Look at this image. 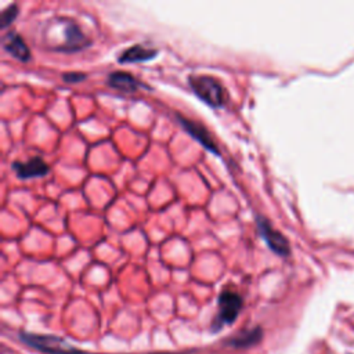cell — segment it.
<instances>
[{"instance_id": "cell-1", "label": "cell", "mask_w": 354, "mask_h": 354, "mask_svg": "<svg viewBox=\"0 0 354 354\" xmlns=\"http://www.w3.org/2000/svg\"><path fill=\"white\" fill-rule=\"evenodd\" d=\"M50 29L61 33V43L55 47V51L73 53L79 51L90 44L88 37L83 33L80 26L69 18H55L50 25Z\"/></svg>"}, {"instance_id": "cell-2", "label": "cell", "mask_w": 354, "mask_h": 354, "mask_svg": "<svg viewBox=\"0 0 354 354\" xmlns=\"http://www.w3.org/2000/svg\"><path fill=\"white\" fill-rule=\"evenodd\" d=\"M188 83L192 91L207 105L213 108H221L228 100V94L224 86L213 76L198 75L189 76Z\"/></svg>"}, {"instance_id": "cell-3", "label": "cell", "mask_w": 354, "mask_h": 354, "mask_svg": "<svg viewBox=\"0 0 354 354\" xmlns=\"http://www.w3.org/2000/svg\"><path fill=\"white\" fill-rule=\"evenodd\" d=\"M242 297L239 296V293H236L232 289H224L220 295H218V311H217V317L214 319V326L216 328H221L224 325H230L232 324L238 314L241 313L242 308Z\"/></svg>"}, {"instance_id": "cell-4", "label": "cell", "mask_w": 354, "mask_h": 354, "mask_svg": "<svg viewBox=\"0 0 354 354\" xmlns=\"http://www.w3.org/2000/svg\"><path fill=\"white\" fill-rule=\"evenodd\" d=\"M21 339L26 344H29L40 351L48 353V354H80V351L77 348H75L65 340L55 337V336H46V335L24 332V333H21Z\"/></svg>"}, {"instance_id": "cell-5", "label": "cell", "mask_w": 354, "mask_h": 354, "mask_svg": "<svg viewBox=\"0 0 354 354\" xmlns=\"http://www.w3.org/2000/svg\"><path fill=\"white\" fill-rule=\"evenodd\" d=\"M256 224H257V230H259L260 235L263 236L267 246L274 253H277L279 256H288L289 254L290 249H289L288 239L278 230L272 228V225L270 224V221L266 217L256 216Z\"/></svg>"}, {"instance_id": "cell-6", "label": "cell", "mask_w": 354, "mask_h": 354, "mask_svg": "<svg viewBox=\"0 0 354 354\" xmlns=\"http://www.w3.org/2000/svg\"><path fill=\"white\" fill-rule=\"evenodd\" d=\"M177 119H178L180 124L183 126V129H184L192 138H195L199 144H202L207 151L213 152L214 155H218V153H220V151H218V148L216 147V144H214L213 138L210 137L209 131H207L201 123H196V122H194V120H191V119H187V118H184V116L180 115V113H177Z\"/></svg>"}, {"instance_id": "cell-7", "label": "cell", "mask_w": 354, "mask_h": 354, "mask_svg": "<svg viewBox=\"0 0 354 354\" xmlns=\"http://www.w3.org/2000/svg\"><path fill=\"white\" fill-rule=\"evenodd\" d=\"M11 166H12V170L15 171L17 177L22 178V180L41 177L48 173V166L40 156L30 158L26 162H14Z\"/></svg>"}, {"instance_id": "cell-8", "label": "cell", "mask_w": 354, "mask_h": 354, "mask_svg": "<svg viewBox=\"0 0 354 354\" xmlns=\"http://www.w3.org/2000/svg\"><path fill=\"white\" fill-rule=\"evenodd\" d=\"M158 54L156 48H151L142 44H134L127 47L122 54L118 57L120 64H131V62H142L155 58Z\"/></svg>"}, {"instance_id": "cell-9", "label": "cell", "mask_w": 354, "mask_h": 354, "mask_svg": "<svg viewBox=\"0 0 354 354\" xmlns=\"http://www.w3.org/2000/svg\"><path fill=\"white\" fill-rule=\"evenodd\" d=\"M108 84L112 88L124 91V93H133L137 91L140 87H142L144 84L137 80L133 75H130L129 72L124 71H115L108 76Z\"/></svg>"}, {"instance_id": "cell-10", "label": "cell", "mask_w": 354, "mask_h": 354, "mask_svg": "<svg viewBox=\"0 0 354 354\" xmlns=\"http://www.w3.org/2000/svg\"><path fill=\"white\" fill-rule=\"evenodd\" d=\"M4 48L17 59L26 62L30 59V50L26 46L25 40L17 35L15 32H8L6 35V40H4Z\"/></svg>"}, {"instance_id": "cell-11", "label": "cell", "mask_w": 354, "mask_h": 354, "mask_svg": "<svg viewBox=\"0 0 354 354\" xmlns=\"http://www.w3.org/2000/svg\"><path fill=\"white\" fill-rule=\"evenodd\" d=\"M261 336V330L259 328H254L249 332H243L241 335H238L236 337H234L231 340V344L236 346V347H243V346H249L252 343H256Z\"/></svg>"}, {"instance_id": "cell-12", "label": "cell", "mask_w": 354, "mask_h": 354, "mask_svg": "<svg viewBox=\"0 0 354 354\" xmlns=\"http://www.w3.org/2000/svg\"><path fill=\"white\" fill-rule=\"evenodd\" d=\"M18 15V6L17 4H10L7 8L1 11V28L8 26L15 17Z\"/></svg>"}, {"instance_id": "cell-13", "label": "cell", "mask_w": 354, "mask_h": 354, "mask_svg": "<svg viewBox=\"0 0 354 354\" xmlns=\"http://www.w3.org/2000/svg\"><path fill=\"white\" fill-rule=\"evenodd\" d=\"M86 77L84 73H79V72H68L64 75V80L69 82V83H75L79 80H83Z\"/></svg>"}]
</instances>
